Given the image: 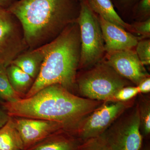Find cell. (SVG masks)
Segmentation results:
<instances>
[{"mask_svg":"<svg viewBox=\"0 0 150 150\" xmlns=\"http://www.w3.org/2000/svg\"><path fill=\"white\" fill-rule=\"evenodd\" d=\"M79 1H81V0H79Z\"/></svg>","mask_w":150,"mask_h":150,"instance_id":"obj_30","label":"cell"},{"mask_svg":"<svg viewBox=\"0 0 150 150\" xmlns=\"http://www.w3.org/2000/svg\"><path fill=\"white\" fill-rule=\"evenodd\" d=\"M112 150H140L143 137L138 105L131 106L101 135Z\"/></svg>","mask_w":150,"mask_h":150,"instance_id":"obj_6","label":"cell"},{"mask_svg":"<svg viewBox=\"0 0 150 150\" xmlns=\"http://www.w3.org/2000/svg\"><path fill=\"white\" fill-rule=\"evenodd\" d=\"M91 9L98 16L119 27L134 33L131 25L125 22L115 10L111 0H86Z\"/></svg>","mask_w":150,"mask_h":150,"instance_id":"obj_14","label":"cell"},{"mask_svg":"<svg viewBox=\"0 0 150 150\" xmlns=\"http://www.w3.org/2000/svg\"><path fill=\"white\" fill-rule=\"evenodd\" d=\"M132 13L134 17L143 21L149 18L150 0H140L134 6Z\"/></svg>","mask_w":150,"mask_h":150,"instance_id":"obj_21","label":"cell"},{"mask_svg":"<svg viewBox=\"0 0 150 150\" xmlns=\"http://www.w3.org/2000/svg\"><path fill=\"white\" fill-rule=\"evenodd\" d=\"M106 60L116 72L136 86L145 78L149 77L133 49L107 53Z\"/></svg>","mask_w":150,"mask_h":150,"instance_id":"obj_10","label":"cell"},{"mask_svg":"<svg viewBox=\"0 0 150 150\" xmlns=\"http://www.w3.org/2000/svg\"><path fill=\"white\" fill-rule=\"evenodd\" d=\"M10 117L2 108H0V129L7 122Z\"/></svg>","mask_w":150,"mask_h":150,"instance_id":"obj_26","label":"cell"},{"mask_svg":"<svg viewBox=\"0 0 150 150\" xmlns=\"http://www.w3.org/2000/svg\"><path fill=\"white\" fill-rule=\"evenodd\" d=\"M12 117L23 143V149L28 150L66 126L56 121L35 118Z\"/></svg>","mask_w":150,"mask_h":150,"instance_id":"obj_9","label":"cell"},{"mask_svg":"<svg viewBox=\"0 0 150 150\" xmlns=\"http://www.w3.org/2000/svg\"><path fill=\"white\" fill-rule=\"evenodd\" d=\"M79 0H18L8 9L23 29L28 49L52 42L77 21Z\"/></svg>","mask_w":150,"mask_h":150,"instance_id":"obj_2","label":"cell"},{"mask_svg":"<svg viewBox=\"0 0 150 150\" xmlns=\"http://www.w3.org/2000/svg\"><path fill=\"white\" fill-rule=\"evenodd\" d=\"M149 150L148 149H145V150Z\"/></svg>","mask_w":150,"mask_h":150,"instance_id":"obj_29","label":"cell"},{"mask_svg":"<svg viewBox=\"0 0 150 150\" xmlns=\"http://www.w3.org/2000/svg\"><path fill=\"white\" fill-rule=\"evenodd\" d=\"M82 142L66 130H60L28 150H77Z\"/></svg>","mask_w":150,"mask_h":150,"instance_id":"obj_13","label":"cell"},{"mask_svg":"<svg viewBox=\"0 0 150 150\" xmlns=\"http://www.w3.org/2000/svg\"><path fill=\"white\" fill-rule=\"evenodd\" d=\"M98 17L104 39L105 49L107 53L133 49L142 39L101 17Z\"/></svg>","mask_w":150,"mask_h":150,"instance_id":"obj_11","label":"cell"},{"mask_svg":"<svg viewBox=\"0 0 150 150\" xmlns=\"http://www.w3.org/2000/svg\"><path fill=\"white\" fill-rule=\"evenodd\" d=\"M23 98L13 88L8 80L6 67L0 65V102H10Z\"/></svg>","mask_w":150,"mask_h":150,"instance_id":"obj_17","label":"cell"},{"mask_svg":"<svg viewBox=\"0 0 150 150\" xmlns=\"http://www.w3.org/2000/svg\"><path fill=\"white\" fill-rule=\"evenodd\" d=\"M103 102L78 96L62 86L54 84L29 97L0 104L11 117L56 121L70 131Z\"/></svg>","mask_w":150,"mask_h":150,"instance_id":"obj_1","label":"cell"},{"mask_svg":"<svg viewBox=\"0 0 150 150\" xmlns=\"http://www.w3.org/2000/svg\"><path fill=\"white\" fill-rule=\"evenodd\" d=\"M6 72L13 88L24 98L32 87L35 80L19 67L12 64L6 67Z\"/></svg>","mask_w":150,"mask_h":150,"instance_id":"obj_15","label":"cell"},{"mask_svg":"<svg viewBox=\"0 0 150 150\" xmlns=\"http://www.w3.org/2000/svg\"><path fill=\"white\" fill-rule=\"evenodd\" d=\"M40 72L25 98L44 88L59 84L74 93L81 57L79 28L77 21L70 24L52 42Z\"/></svg>","mask_w":150,"mask_h":150,"instance_id":"obj_3","label":"cell"},{"mask_svg":"<svg viewBox=\"0 0 150 150\" xmlns=\"http://www.w3.org/2000/svg\"><path fill=\"white\" fill-rule=\"evenodd\" d=\"M138 105L141 131L146 136L150 133V101L148 98L141 97Z\"/></svg>","mask_w":150,"mask_h":150,"instance_id":"obj_18","label":"cell"},{"mask_svg":"<svg viewBox=\"0 0 150 150\" xmlns=\"http://www.w3.org/2000/svg\"><path fill=\"white\" fill-rule=\"evenodd\" d=\"M28 49L18 19L8 10L0 8V65L6 67Z\"/></svg>","mask_w":150,"mask_h":150,"instance_id":"obj_8","label":"cell"},{"mask_svg":"<svg viewBox=\"0 0 150 150\" xmlns=\"http://www.w3.org/2000/svg\"><path fill=\"white\" fill-rule=\"evenodd\" d=\"M48 44L33 49H28L19 55L11 64L15 65L33 79L37 78L48 48Z\"/></svg>","mask_w":150,"mask_h":150,"instance_id":"obj_12","label":"cell"},{"mask_svg":"<svg viewBox=\"0 0 150 150\" xmlns=\"http://www.w3.org/2000/svg\"><path fill=\"white\" fill-rule=\"evenodd\" d=\"M77 150H112L102 136L83 142Z\"/></svg>","mask_w":150,"mask_h":150,"instance_id":"obj_19","label":"cell"},{"mask_svg":"<svg viewBox=\"0 0 150 150\" xmlns=\"http://www.w3.org/2000/svg\"><path fill=\"white\" fill-rule=\"evenodd\" d=\"M129 101L103 102L70 132L82 142L100 137L126 109L133 105Z\"/></svg>","mask_w":150,"mask_h":150,"instance_id":"obj_7","label":"cell"},{"mask_svg":"<svg viewBox=\"0 0 150 150\" xmlns=\"http://www.w3.org/2000/svg\"><path fill=\"white\" fill-rule=\"evenodd\" d=\"M18 0H0V8L8 10Z\"/></svg>","mask_w":150,"mask_h":150,"instance_id":"obj_27","label":"cell"},{"mask_svg":"<svg viewBox=\"0 0 150 150\" xmlns=\"http://www.w3.org/2000/svg\"><path fill=\"white\" fill-rule=\"evenodd\" d=\"M114 6L122 11H130L132 13L134 6L140 0H111Z\"/></svg>","mask_w":150,"mask_h":150,"instance_id":"obj_24","label":"cell"},{"mask_svg":"<svg viewBox=\"0 0 150 150\" xmlns=\"http://www.w3.org/2000/svg\"><path fill=\"white\" fill-rule=\"evenodd\" d=\"M25 150V149H23V150Z\"/></svg>","mask_w":150,"mask_h":150,"instance_id":"obj_28","label":"cell"},{"mask_svg":"<svg viewBox=\"0 0 150 150\" xmlns=\"http://www.w3.org/2000/svg\"><path fill=\"white\" fill-rule=\"evenodd\" d=\"M140 93H147L150 91V78H145L137 86Z\"/></svg>","mask_w":150,"mask_h":150,"instance_id":"obj_25","label":"cell"},{"mask_svg":"<svg viewBox=\"0 0 150 150\" xmlns=\"http://www.w3.org/2000/svg\"><path fill=\"white\" fill-rule=\"evenodd\" d=\"M23 143L12 117L0 129V150H21Z\"/></svg>","mask_w":150,"mask_h":150,"instance_id":"obj_16","label":"cell"},{"mask_svg":"<svg viewBox=\"0 0 150 150\" xmlns=\"http://www.w3.org/2000/svg\"><path fill=\"white\" fill-rule=\"evenodd\" d=\"M79 28L81 57L79 69H88L102 61L105 51L98 17L86 0H81L77 19Z\"/></svg>","mask_w":150,"mask_h":150,"instance_id":"obj_5","label":"cell"},{"mask_svg":"<svg viewBox=\"0 0 150 150\" xmlns=\"http://www.w3.org/2000/svg\"><path fill=\"white\" fill-rule=\"evenodd\" d=\"M134 32L142 35L143 38L150 37V19L138 21L131 25Z\"/></svg>","mask_w":150,"mask_h":150,"instance_id":"obj_23","label":"cell"},{"mask_svg":"<svg viewBox=\"0 0 150 150\" xmlns=\"http://www.w3.org/2000/svg\"><path fill=\"white\" fill-rule=\"evenodd\" d=\"M131 84L116 72L106 60H102L77 75L76 90L84 98L102 102L113 101L119 90Z\"/></svg>","mask_w":150,"mask_h":150,"instance_id":"obj_4","label":"cell"},{"mask_svg":"<svg viewBox=\"0 0 150 150\" xmlns=\"http://www.w3.org/2000/svg\"><path fill=\"white\" fill-rule=\"evenodd\" d=\"M140 93L137 86H127L122 88L115 94L113 98V101H129L133 98Z\"/></svg>","mask_w":150,"mask_h":150,"instance_id":"obj_22","label":"cell"},{"mask_svg":"<svg viewBox=\"0 0 150 150\" xmlns=\"http://www.w3.org/2000/svg\"><path fill=\"white\" fill-rule=\"evenodd\" d=\"M136 52L144 66L150 64V39L141 40L137 43Z\"/></svg>","mask_w":150,"mask_h":150,"instance_id":"obj_20","label":"cell"}]
</instances>
